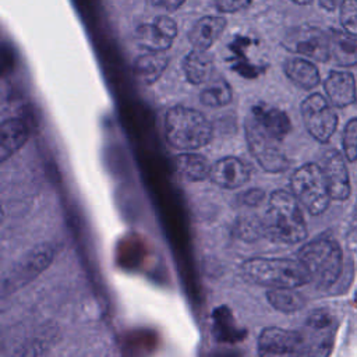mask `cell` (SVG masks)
I'll use <instances>...</instances> for the list:
<instances>
[{
  "label": "cell",
  "instance_id": "cell-1",
  "mask_svg": "<svg viewBox=\"0 0 357 357\" xmlns=\"http://www.w3.org/2000/svg\"><path fill=\"white\" fill-rule=\"evenodd\" d=\"M261 229L266 237L284 244H296L307 237V225L297 198L283 190L272 192Z\"/></svg>",
  "mask_w": 357,
  "mask_h": 357
},
{
  "label": "cell",
  "instance_id": "cell-2",
  "mask_svg": "<svg viewBox=\"0 0 357 357\" xmlns=\"http://www.w3.org/2000/svg\"><path fill=\"white\" fill-rule=\"evenodd\" d=\"M243 276L269 289H296L310 282L300 261L289 258H250L241 265Z\"/></svg>",
  "mask_w": 357,
  "mask_h": 357
},
{
  "label": "cell",
  "instance_id": "cell-3",
  "mask_svg": "<svg viewBox=\"0 0 357 357\" xmlns=\"http://www.w3.org/2000/svg\"><path fill=\"white\" fill-rule=\"evenodd\" d=\"M165 132L167 142L183 151L205 146L212 139V126L198 110L185 106H173L165 117Z\"/></svg>",
  "mask_w": 357,
  "mask_h": 357
},
{
  "label": "cell",
  "instance_id": "cell-4",
  "mask_svg": "<svg viewBox=\"0 0 357 357\" xmlns=\"http://www.w3.org/2000/svg\"><path fill=\"white\" fill-rule=\"evenodd\" d=\"M298 261L308 273L310 282L319 287L335 283L342 272V251L331 238H315L304 244L298 252Z\"/></svg>",
  "mask_w": 357,
  "mask_h": 357
},
{
  "label": "cell",
  "instance_id": "cell-5",
  "mask_svg": "<svg viewBox=\"0 0 357 357\" xmlns=\"http://www.w3.org/2000/svg\"><path fill=\"white\" fill-rule=\"evenodd\" d=\"M290 185L293 195L311 215L322 213L332 199L322 167L315 163L298 167L291 176Z\"/></svg>",
  "mask_w": 357,
  "mask_h": 357
},
{
  "label": "cell",
  "instance_id": "cell-6",
  "mask_svg": "<svg viewBox=\"0 0 357 357\" xmlns=\"http://www.w3.org/2000/svg\"><path fill=\"white\" fill-rule=\"evenodd\" d=\"M244 130L248 148L264 170L279 173L287 169L289 160L279 146V139L269 135L252 117L245 121Z\"/></svg>",
  "mask_w": 357,
  "mask_h": 357
},
{
  "label": "cell",
  "instance_id": "cell-7",
  "mask_svg": "<svg viewBox=\"0 0 357 357\" xmlns=\"http://www.w3.org/2000/svg\"><path fill=\"white\" fill-rule=\"evenodd\" d=\"M282 43L287 50L317 61H326L331 57L329 33L312 25L291 28L284 35Z\"/></svg>",
  "mask_w": 357,
  "mask_h": 357
},
{
  "label": "cell",
  "instance_id": "cell-8",
  "mask_svg": "<svg viewBox=\"0 0 357 357\" xmlns=\"http://www.w3.org/2000/svg\"><path fill=\"white\" fill-rule=\"evenodd\" d=\"M301 116L307 131L319 142H326L337 126V116L321 93L307 96L301 103Z\"/></svg>",
  "mask_w": 357,
  "mask_h": 357
},
{
  "label": "cell",
  "instance_id": "cell-9",
  "mask_svg": "<svg viewBox=\"0 0 357 357\" xmlns=\"http://www.w3.org/2000/svg\"><path fill=\"white\" fill-rule=\"evenodd\" d=\"M259 357H307L300 332L269 326L258 337Z\"/></svg>",
  "mask_w": 357,
  "mask_h": 357
},
{
  "label": "cell",
  "instance_id": "cell-10",
  "mask_svg": "<svg viewBox=\"0 0 357 357\" xmlns=\"http://www.w3.org/2000/svg\"><path fill=\"white\" fill-rule=\"evenodd\" d=\"M52 258L53 250L49 245L36 247L14 266V269L7 276V280L4 282V289L13 291L20 286L26 284L50 264Z\"/></svg>",
  "mask_w": 357,
  "mask_h": 357
},
{
  "label": "cell",
  "instance_id": "cell-11",
  "mask_svg": "<svg viewBox=\"0 0 357 357\" xmlns=\"http://www.w3.org/2000/svg\"><path fill=\"white\" fill-rule=\"evenodd\" d=\"M177 35V24L167 15L156 17L151 24H142L137 28L135 36L148 50H167Z\"/></svg>",
  "mask_w": 357,
  "mask_h": 357
},
{
  "label": "cell",
  "instance_id": "cell-12",
  "mask_svg": "<svg viewBox=\"0 0 357 357\" xmlns=\"http://www.w3.org/2000/svg\"><path fill=\"white\" fill-rule=\"evenodd\" d=\"M321 167L328 183L331 198L336 201L346 199L350 194V178L342 155L335 149L325 152Z\"/></svg>",
  "mask_w": 357,
  "mask_h": 357
},
{
  "label": "cell",
  "instance_id": "cell-13",
  "mask_svg": "<svg viewBox=\"0 0 357 357\" xmlns=\"http://www.w3.org/2000/svg\"><path fill=\"white\" fill-rule=\"evenodd\" d=\"M212 181L223 188L233 190L244 185L250 178V170L247 165L234 156H226L215 162L211 167Z\"/></svg>",
  "mask_w": 357,
  "mask_h": 357
},
{
  "label": "cell",
  "instance_id": "cell-14",
  "mask_svg": "<svg viewBox=\"0 0 357 357\" xmlns=\"http://www.w3.org/2000/svg\"><path fill=\"white\" fill-rule=\"evenodd\" d=\"M324 88L331 103L337 107L356 102V81L353 74L347 71H331L324 82Z\"/></svg>",
  "mask_w": 357,
  "mask_h": 357
},
{
  "label": "cell",
  "instance_id": "cell-15",
  "mask_svg": "<svg viewBox=\"0 0 357 357\" xmlns=\"http://www.w3.org/2000/svg\"><path fill=\"white\" fill-rule=\"evenodd\" d=\"M251 117L273 138L283 139L291 130L290 119L287 114L273 106L265 103H257L252 106Z\"/></svg>",
  "mask_w": 357,
  "mask_h": 357
},
{
  "label": "cell",
  "instance_id": "cell-16",
  "mask_svg": "<svg viewBox=\"0 0 357 357\" xmlns=\"http://www.w3.org/2000/svg\"><path fill=\"white\" fill-rule=\"evenodd\" d=\"M226 28V20L218 15L199 18L188 31V40L198 50H208Z\"/></svg>",
  "mask_w": 357,
  "mask_h": 357
},
{
  "label": "cell",
  "instance_id": "cell-17",
  "mask_svg": "<svg viewBox=\"0 0 357 357\" xmlns=\"http://www.w3.org/2000/svg\"><path fill=\"white\" fill-rule=\"evenodd\" d=\"M167 64H169V57L165 54V52L148 50L146 53L135 59L132 64V71L135 78L141 84L152 85L165 73Z\"/></svg>",
  "mask_w": 357,
  "mask_h": 357
},
{
  "label": "cell",
  "instance_id": "cell-18",
  "mask_svg": "<svg viewBox=\"0 0 357 357\" xmlns=\"http://www.w3.org/2000/svg\"><path fill=\"white\" fill-rule=\"evenodd\" d=\"M183 71L192 85L209 82L213 73V57L206 50L194 49L184 57Z\"/></svg>",
  "mask_w": 357,
  "mask_h": 357
},
{
  "label": "cell",
  "instance_id": "cell-19",
  "mask_svg": "<svg viewBox=\"0 0 357 357\" xmlns=\"http://www.w3.org/2000/svg\"><path fill=\"white\" fill-rule=\"evenodd\" d=\"M29 135L26 124L21 119H7L1 123L0 160L6 162L20 148L24 146Z\"/></svg>",
  "mask_w": 357,
  "mask_h": 357
},
{
  "label": "cell",
  "instance_id": "cell-20",
  "mask_svg": "<svg viewBox=\"0 0 357 357\" xmlns=\"http://www.w3.org/2000/svg\"><path fill=\"white\" fill-rule=\"evenodd\" d=\"M329 42L331 57L337 66L351 67L357 64V38L354 35L332 29Z\"/></svg>",
  "mask_w": 357,
  "mask_h": 357
},
{
  "label": "cell",
  "instance_id": "cell-21",
  "mask_svg": "<svg viewBox=\"0 0 357 357\" xmlns=\"http://www.w3.org/2000/svg\"><path fill=\"white\" fill-rule=\"evenodd\" d=\"M287 78L303 89H312L319 84V71L308 60L301 57L287 59L283 64Z\"/></svg>",
  "mask_w": 357,
  "mask_h": 357
},
{
  "label": "cell",
  "instance_id": "cell-22",
  "mask_svg": "<svg viewBox=\"0 0 357 357\" xmlns=\"http://www.w3.org/2000/svg\"><path fill=\"white\" fill-rule=\"evenodd\" d=\"M307 332L301 333L307 357H328L332 349V326L305 325Z\"/></svg>",
  "mask_w": 357,
  "mask_h": 357
},
{
  "label": "cell",
  "instance_id": "cell-23",
  "mask_svg": "<svg viewBox=\"0 0 357 357\" xmlns=\"http://www.w3.org/2000/svg\"><path fill=\"white\" fill-rule=\"evenodd\" d=\"M178 173L188 181H201L211 176V165L208 159L199 153H181L176 158Z\"/></svg>",
  "mask_w": 357,
  "mask_h": 357
},
{
  "label": "cell",
  "instance_id": "cell-24",
  "mask_svg": "<svg viewBox=\"0 0 357 357\" xmlns=\"http://www.w3.org/2000/svg\"><path fill=\"white\" fill-rule=\"evenodd\" d=\"M199 99L205 106L222 107L233 100V92L230 85L223 78H216L208 82V85L199 93Z\"/></svg>",
  "mask_w": 357,
  "mask_h": 357
},
{
  "label": "cell",
  "instance_id": "cell-25",
  "mask_svg": "<svg viewBox=\"0 0 357 357\" xmlns=\"http://www.w3.org/2000/svg\"><path fill=\"white\" fill-rule=\"evenodd\" d=\"M266 298L275 310L282 312H296L305 304L303 294L294 289H269Z\"/></svg>",
  "mask_w": 357,
  "mask_h": 357
},
{
  "label": "cell",
  "instance_id": "cell-26",
  "mask_svg": "<svg viewBox=\"0 0 357 357\" xmlns=\"http://www.w3.org/2000/svg\"><path fill=\"white\" fill-rule=\"evenodd\" d=\"M340 22L347 33L357 36V0L340 3Z\"/></svg>",
  "mask_w": 357,
  "mask_h": 357
},
{
  "label": "cell",
  "instance_id": "cell-27",
  "mask_svg": "<svg viewBox=\"0 0 357 357\" xmlns=\"http://www.w3.org/2000/svg\"><path fill=\"white\" fill-rule=\"evenodd\" d=\"M343 151L350 162L357 160V117L351 119L344 127Z\"/></svg>",
  "mask_w": 357,
  "mask_h": 357
},
{
  "label": "cell",
  "instance_id": "cell-28",
  "mask_svg": "<svg viewBox=\"0 0 357 357\" xmlns=\"http://www.w3.org/2000/svg\"><path fill=\"white\" fill-rule=\"evenodd\" d=\"M213 3L222 13H237L247 8L251 0H213Z\"/></svg>",
  "mask_w": 357,
  "mask_h": 357
},
{
  "label": "cell",
  "instance_id": "cell-29",
  "mask_svg": "<svg viewBox=\"0 0 357 357\" xmlns=\"http://www.w3.org/2000/svg\"><path fill=\"white\" fill-rule=\"evenodd\" d=\"M185 3V0H152V4L160 8H165L167 11H176L177 8H180L183 4Z\"/></svg>",
  "mask_w": 357,
  "mask_h": 357
},
{
  "label": "cell",
  "instance_id": "cell-30",
  "mask_svg": "<svg viewBox=\"0 0 357 357\" xmlns=\"http://www.w3.org/2000/svg\"><path fill=\"white\" fill-rule=\"evenodd\" d=\"M262 198H264V192L259 190H250L244 194V202L251 204V205L258 204Z\"/></svg>",
  "mask_w": 357,
  "mask_h": 357
},
{
  "label": "cell",
  "instance_id": "cell-31",
  "mask_svg": "<svg viewBox=\"0 0 357 357\" xmlns=\"http://www.w3.org/2000/svg\"><path fill=\"white\" fill-rule=\"evenodd\" d=\"M318 1H319L321 7L325 8V10H328V11L335 10L336 6H337V0H318Z\"/></svg>",
  "mask_w": 357,
  "mask_h": 357
},
{
  "label": "cell",
  "instance_id": "cell-32",
  "mask_svg": "<svg viewBox=\"0 0 357 357\" xmlns=\"http://www.w3.org/2000/svg\"><path fill=\"white\" fill-rule=\"evenodd\" d=\"M294 4H298V6H307L310 4L312 0H291Z\"/></svg>",
  "mask_w": 357,
  "mask_h": 357
}]
</instances>
